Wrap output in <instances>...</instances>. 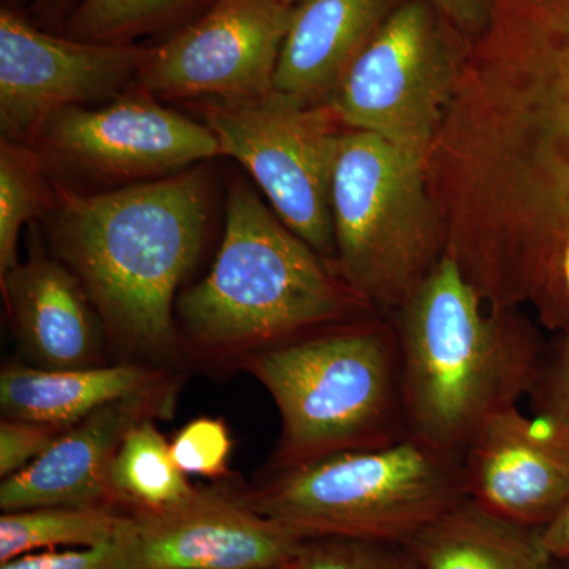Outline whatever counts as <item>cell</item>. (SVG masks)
I'll return each instance as SVG.
<instances>
[{
    "label": "cell",
    "instance_id": "obj_1",
    "mask_svg": "<svg viewBox=\"0 0 569 569\" xmlns=\"http://www.w3.org/2000/svg\"><path fill=\"white\" fill-rule=\"evenodd\" d=\"M209 192L203 167L110 192L54 186L43 216L52 246L126 346H173L174 295L203 249Z\"/></svg>",
    "mask_w": 569,
    "mask_h": 569
},
{
    "label": "cell",
    "instance_id": "obj_2",
    "mask_svg": "<svg viewBox=\"0 0 569 569\" xmlns=\"http://www.w3.org/2000/svg\"><path fill=\"white\" fill-rule=\"evenodd\" d=\"M482 305L447 254L388 316L399 339L408 436L462 456L490 418L529 396L546 348L511 307Z\"/></svg>",
    "mask_w": 569,
    "mask_h": 569
},
{
    "label": "cell",
    "instance_id": "obj_3",
    "mask_svg": "<svg viewBox=\"0 0 569 569\" xmlns=\"http://www.w3.org/2000/svg\"><path fill=\"white\" fill-rule=\"evenodd\" d=\"M206 348H263L377 313L244 182L228 190L222 246L179 302Z\"/></svg>",
    "mask_w": 569,
    "mask_h": 569
},
{
    "label": "cell",
    "instance_id": "obj_4",
    "mask_svg": "<svg viewBox=\"0 0 569 569\" xmlns=\"http://www.w3.org/2000/svg\"><path fill=\"white\" fill-rule=\"evenodd\" d=\"M246 367L279 410V470L408 437L402 359L388 316L372 313L263 348Z\"/></svg>",
    "mask_w": 569,
    "mask_h": 569
},
{
    "label": "cell",
    "instance_id": "obj_5",
    "mask_svg": "<svg viewBox=\"0 0 569 569\" xmlns=\"http://www.w3.org/2000/svg\"><path fill=\"white\" fill-rule=\"evenodd\" d=\"M467 498L463 456L408 436L277 470L244 500L305 541L407 542Z\"/></svg>",
    "mask_w": 569,
    "mask_h": 569
},
{
    "label": "cell",
    "instance_id": "obj_6",
    "mask_svg": "<svg viewBox=\"0 0 569 569\" xmlns=\"http://www.w3.org/2000/svg\"><path fill=\"white\" fill-rule=\"evenodd\" d=\"M422 168L377 134L340 137L331 183L335 268L380 316L406 305L448 254Z\"/></svg>",
    "mask_w": 569,
    "mask_h": 569
},
{
    "label": "cell",
    "instance_id": "obj_7",
    "mask_svg": "<svg viewBox=\"0 0 569 569\" xmlns=\"http://www.w3.org/2000/svg\"><path fill=\"white\" fill-rule=\"evenodd\" d=\"M482 51L489 74L518 84L523 227L569 234V0H493Z\"/></svg>",
    "mask_w": 569,
    "mask_h": 569
},
{
    "label": "cell",
    "instance_id": "obj_8",
    "mask_svg": "<svg viewBox=\"0 0 569 569\" xmlns=\"http://www.w3.org/2000/svg\"><path fill=\"white\" fill-rule=\"evenodd\" d=\"M451 29L430 0H402L329 100L337 121L426 163L455 78Z\"/></svg>",
    "mask_w": 569,
    "mask_h": 569
},
{
    "label": "cell",
    "instance_id": "obj_9",
    "mask_svg": "<svg viewBox=\"0 0 569 569\" xmlns=\"http://www.w3.org/2000/svg\"><path fill=\"white\" fill-rule=\"evenodd\" d=\"M206 126L222 156L238 160L280 220L335 268L331 183L337 149L329 104L299 107L277 93L204 104Z\"/></svg>",
    "mask_w": 569,
    "mask_h": 569
},
{
    "label": "cell",
    "instance_id": "obj_10",
    "mask_svg": "<svg viewBox=\"0 0 569 569\" xmlns=\"http://www.w3.org/2000/svg\"><path fill=\"white\" fill-rule=\"evenodd\" d=\"M296 0H216L173 37L149 48L138 88L164 99L223 102L269 96Z\"/></svg>",
    "mask_w": 569,
    "mask_h": 569
},
{
    "label": "cell",
    "instance_id": "obj_11",
    "mask_svg": "<svg viewBox=\"0 0 569 569\" xmlns=\"http://www.w3.org/2000/svg\"><path fill=\"white\" fill-rule=\"evenodd\" d=\"M31 146L47 168L107 182L164 178L222 156L206 123L163 107L141 88L104 107L56 112Z\"/></svg>",
    "mask_w": 569,
    "mask_h": 569
},
{
    "label": "cell",
    "instance_id": "obj_12",
    "mask_svg": "<svg viewBox=\"0 0 569 569\" xmlns=\"http://www.w3.org/2000/svg\"><path fill=\"white\" fill-rule=\"evenodd\" d=\"M149 48L93 43L40 31L20 13L0 11V129L32 144L56 112L116 99L134 81Z\"/></svg>",
    "mask_w": 569,
    "mask_h": 569
},
{
    "label": "cell",
    "instance_id": "obj_13",
    "mask_svg": "<svg viewBox=\"0 0 569 569\" xmlns=\"http://www.w3.org/2000/svg\"><path fill=\"white\" fill-rule=\"evenodd\" d=\"M132 516L144 569H280L306 542L244 498L212 490Z\"/></svg>",
    "mask_w": 569,
    "mask_h": 569
},
{
    "label": "cell",
    "instance_id": "obj_14",
    "mask_svg": "<svg viewBox=\"0 0 569 569\" xmlns=\"http://www.w3.org/2000/svg\"><path fill=\"white\" fill-rule=\"evenodd\" d=\"M463 466L468 498L541 530L569 497V430L508 408L479 429Z\"/></svg>",
    "mask_w": 569,
    "mask_h": 569
},
{
    "label": "cell",
    "instance_id": "obj_15",
    "mask_svg": "<svg viewBox=\"0 0 569 569\" xmlns=\"http://www.w3.org/2000/svg\"><path fill=\"white\" fill-rule=\"evenodd\" d=\"M152 392L108 403L63 430L39 459L0 485L3 512L41 507L112 508L111 473L123 437L162 402Z\"/></svg>",
    "mask_w": 569,
    "mask_h": 569
},
{
    "label": "cell",
    "instance_id": "obj_16",
    "mask_svg": "<svg viewBox=\"0 0 569 569\" xmlns=\"http://www.w3.org/2000/svg\"><path fill=\"white\" fill-rule=\"evenodd\" d=\"M402 0H296L272 92L328 104L347 71Z\"/></svg>",
    "mask_w": 569,
    "mask_h": 569
},
{
    "label": "cell",
    "instance_id": "obj_17",
    "mask_svg": "<svg viewBox=\"0 0 569 569\" xmlns=\"http://www.w3.org/2000/svg\"><path fill=\"white\" fill-rule=\"evenodd\" d=\"M0 282L18 340L37 362L47 369L92 367L96 307L69 266L33 252Z\"/></svg>",
    "mask_w": 569,
    "mask_h": 569
},
{
    "label": "cell",
    "instance_id": "obj_18",
    "mask_svg": "<svg viewBox=\"0 0 569 569\" xmlns=\"http://www.w3.org/2000/svg\"><path fill=\"white\" fill-rule=\"evenodd\" d=\"M156 373L140 366L39 369L10 365L0 373L3 418L69 429L108 403L152 391Z\"/></svg>",
    "mask_w": 569,
    "mask_h": 569
},
{
    "label": "cell",
    "instance_id": "obj_19",
    "mask_svg": "<svg viewBox=\"0 0 569 569\" xmlns=\"http://www.w3.org/2000/svg\"><path fill=\"white\" fill-rule=\"evenodd\" d=\"M403 545L425 569H550L539 530L509 522L467 498Z\"/></svg>",
    "mask_w": 569,
    "mask_h": 569
},
{
    "label": "cell",
    "instance_id": "obj_20",
    "mask_svg": "<svg viewBox=\"0 0 569 569\" xmlns=\"http://www.w3.org/2000/svg\"><path fill=\"white\" fill-rule=\"evenodd\" d=\"M130 516L112 508L41 507L3 512L0 565L48 550L92 548L114 538Z\"/></svg>",
    "mask_w": 569,
    "mask_h": 569
},
{
    "label": "cell",
    "instance_id": "obj_21",
    "mask_svg": "<svg viewBox=\"0 0 569 569\" xmlns=\"http://www.w3.org/2000/svg\"><path fill=\"white\" fill-rule=\"evenodd\" d=\"M112 488L134 509H162L193 492L186 475L176 467L170 445L151 419L137 422L123 437L111 473Z\"/></svg>",
    "mask_w": 569,
    "mask_h": 569
},
{
    "label": "cell",
    "instance_id": "obj_22",
    "mask_svg": "<svg viewBox=\"0 0 569 569\" xmlns=\"http://www.w3.org/2000/svg\"><path fill=\"white\" fill-rule=\"evenodd\" d=\"M216 0H80L67 20V36L93 43L130 44L149 33L194 18Z\"/></svg>",
    "mask_w": 569,
    "mask_h": 569
},
{
    "label": "cell",
    "instance_id": "obj_23",
    "mask_svg": "<svg viewBox=\"0 0 569 569\" xmlns=\"http://www.w3.org/2000/svg\"><path fill=\"white\" fill-rule=\"evenodd\" d=\"M54 186L31 144L0 140V277L20 264L18 242L26 223L51 208Z\"/></svg>",
    "mask_w": 569,
    "mask_h": 569
},
{
    "label": "cell",
    "instance_id": "obj_24",
    "mask_svg": "<svg viewBox=\"0 0 569 569\" xmlns=\"http://www.w3.org/2000/svg\"><path fill=\"white\" fill-rule=\"evenodd\" d=\"M293 569H425L403 542L369 539H309Z\"/></svg>",
    "mask_w": 569,
    "mask_h": 569
},
{
    "label": "cell",
    "instance_id": "obj_25",
    "mask_svg": "<svg viewBox=\"0 0 569 569\" xmlns=\"http://www.w3.org/2000/svg\"><path fill=\"white\" fill-rule=\"evenodd\" d=\"M0 569H144L133 516L110 541L92 548L28 553L0 565Z\"/></svg>",
    "mask_w": 569,
    "mask_h": 569
},
{
    "label": "cell",
    "instance_id": "obj_26",
    "mask_svg": "<svg viewBox=\"0 0 569 569\" xmlns=\"http://www.w3.org/2000/svg\"><path fill=\"white\" fill-rule=\"evenodd\" d=\"M233 440L222 419L197 418L170 443L171 458L183 475L220 478L227 473Z\"/></svg>",
    "mask_w": 569,
    "mask_h": 569
},
{
    "label": "cell",
    "instance_id": "obj_27",
    "mask_svg": "<svg viewBox=\"0 0 569 569\" xmlns=\"http://www.w3.org/2000/svg\"><path fill=\"white\" fill-rule=\"evenodd\" d=\"M527 399L535 417L569 430V336L546 342Z\"/></svg>",
    "mask_w": 569,
    "mask_h": 569
},
{
    "label": "cell",
    "instance_id": "obj_28",
    "mask_svg": "<svg viewBox=\"0 0 569 569\" xmlns=\"http://www.w3.org/2000/svg\"><path fill=\"white\" fill-rule=\"evenodd\" d=\"M63 430L59 427L3 418L0 422V477H13L39 459Z\"/></svg>",
    "mask_w": 569,
    "mask_h": 569
},
{
    "label": "cell",
    "instance_id": "obj_29",
    "mask_svg": "<svg viewBox=\"0 0 569 569\" xmlns=\"http://www.w3.org/2000/svg\"><path fill=\"white\" fill-rule=\"evenodd\" d=\"M449 24L467 37H479L488 26L492 0H430Z\"/></svg>",
    "mask_w": 569,
    "mask_h": 569
},
{
    "label": "cell",
    "instance_id": "obj_30",
    "mask_svg": "<svg viewBox=\"0 0 569 569\" xmlns=\"http://www.w3.org/2000/svg\"><path fill=\"white\" fill-rule=\"evenodd\" d=\"M542 548L553 561L569 560V497L548 526L539 530Z\"/></svg>",
    "mask_w": 569,
    "mask_h": 569
},
{
    "label": "cell",
    "instance_id": "obj_31",
    "mask_svg": "<svg viewBox=\"0 0 569 569\" xmlns=\"http://www.w3.org/2000/svg\"><path fill=\"white\" fill-rule=\"evenodd\" d=\"M40 6V10L43 13H56V11H61L62 7L66 3H69L70 0H37Z\"/></svg>",
    "mask_w": 569,
    "mask_h": 569
},
{
    "label": "cell",
    "instance_id": "obj_32",
    "mask_svg": "<svg viewBox=\"0 0 569 569\" xmlns=\"http://www.w3.org/2000/svg\"><path fill=\"white\" fill-rule=\"evenodd\" d=\"M550 569H565V568L561 567V563H559V561H556V563H553V567Z\"/></svg>",
    "mask_w": 569,
    "mask_h": 569
},
{
    "label": "cell",
    "instance_id": "obj_33",
    "mask_svg": "<svg viewBox=\"0 0 569 569\" xmlns=\"http://www.w3.org/2000/svg\"><path fill=\"white\" fill-rule=\"evenodd\" d=\"M561 567H563L565 569H569V560L563 561V563H561Z\"/></svg>",
    "mask_w": 569,
    "mask_h": 569
},
{
    "label": "cell",
    "instance_id": "obj_34",
    "mask_svg": "<svg viewBox=\"0 0 569 569\" xmlns=\"http://www.w3.org/2000/svg\"><path fill=\"white\" fill-rule=\"evenodd\" d=\"M280 569H293V568H291V565H290V567H284V568H280Z\"/></svg>",
    "mask_w": 569,
    "mask_h": 569
}]
</instances>
